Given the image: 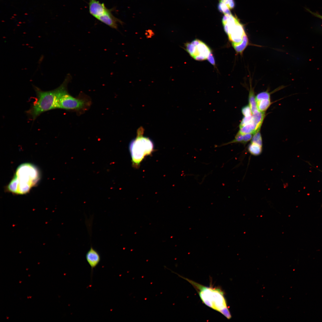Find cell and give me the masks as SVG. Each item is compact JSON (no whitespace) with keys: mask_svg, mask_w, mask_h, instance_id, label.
I'll return each mask as SVG.
<instances>
[{"mask_svg":"<svg viewBox=\"0 0 322 322\" xmlns=\"http://www.w3.org/2000/svg\"><path fill=\"white\" fill-rule=\"evenodd\" d=\"M256 101L257 109L261 112H264L266 110L271 104L270 99H263Z\"/></svg>","mask_w":322,"mask_h":322,"instance_id":"13","label":"cell"},{"mask_svg":"<svg viewBox=\"0 0 322 322\" xmlns=\"http://www.w3.org/2000/svg\"><path fill=\"white\" fill-rule=\"evenodd\" d=\"M112 10L109 9L104 14L97 19L111 28L117 30L118 23L123 24V22L113 16L112 13Z\"/></svg>","mask_w":322,"mask_h":322,"instance_id":"9","label":"cell"},{"mask_svg":"<svg viewBox=\"0 0 322 322\" xmlns=\"http://www.w3.org/2000/svg\"><path fill=\"white\" fill-rule=\"evenodd\" d=\"M307 10L309 12H310V13H311L314 16H315L316 17H317L318 18L322 19V16L320 15L319 14H318V13L312 12L311 11H310V10H309L308 9H307Z\"/></svg>","mask_w":322,"mask_h":322,"instance_id":"23","label":"cell"},{"mask_svg":"<svg viewBox=\"0 0 322 322\" xmlns=\"http://www.w3.org/2000/svg\"><path fill=\"white\" fill-rule=\"evenodd\" d=\"M86 257L92 270L96 267L100 261L99 253L92 246L87 252Z\"/></svg>","mask_w":322,"mask_h":322,"instance_id":"10","label":"cell"},{"mask_svg":"<svg viewBox=\"0 0 322 322\" xmlns=\"http://www.w3.org/2000/svg\"><path fill=\"white\" fill-rule=\"evenodd\" d=\"M249 95V106L251 109L252 113L255 110H257L256 97L254 95V90L251 85Z\"/></svg>","mask_w":322,"mask_h":322,"instance_id":"12","label":"cell"},{"mask_svg":"<svg viewBox=\"0 0 322 322\" xmlns=\"http://www.w3.org/2000/svg\"><path fill=\"white\" fill-rule=\"evenodd\" d=\"M270 93L267 91L260 92L256 96V101L263 99H270Z\"/></svg>","mask_w":322,"mask_h":322,"instance_id":"17","label":"cell"},{"mask_svg":"<svg viewBox=\"0 0 322 322\" xmlns=\"http://www.w3.org/2000/svg\"><path fill=\"white\" fill-rule=\"evenodd\" d=\"M207 60L212 64L213 65L215 64L214 59L212 53L210 54Z\"/></svg>","mask_w":322,"mask_h":322,"instance_id":"22","label":"cell"},{"mask_svg":"<svg viewBox=\"0 0 322 322\" xmlns=\"http://www.w3.org/2000/svg\"><path fill=\"white\" fill-rule=\"evenodd\" d=\"M185 46L186 51L196 60H207L212 53L209 47L203 42L198 39L185 43Z\"/></svg>","mask_w":322,"mask_h":322,"instance_id":"7","label":"cell"},{"mask_svg":"<svg viewBox=\"0 0 322 322\" xmlns=\"http://www.w3.org/2000/svg\"><path fill=\"white\" fill-rule=\"evenodd\" d=\"M220 1L225 4L230 10L233 9L234 7L235 4L234 0H220Z\"/></svg>","mask_w":322,"mask_h":322,"instance_id":"20","label":"cell"},{"mask_svg":"<svg viewBox=\"0 0 322 322\" xmlns=\"http://www.w3.org/2000/svg\"><path fill=\"white\" fill-rule=\"evenodd\" d=\"M144 129L140 127L137 130V136L129 145V150L131 157L132 165L138 168L145 158L150 155L154 150L153 141L149 138L143 136Z\"/></svg>","mask_w":322,"mask_h":322,"instance_id":"3","label":"cell"},{"mask_svg":"<svg viewBox=\"0 0 322 322\" xmlns=\"http://www.w3.org/2000/svg\"><path fill=\"white\" fill-rule=\"evenodd\" d=\"M262 147L256 144L251 143L248 146V151L252 155L258 156L262 152Z\"/></svg>","mask_w":322,"mask_h":322,"instance_id":"14","label":"cell"},{"mask_svg":"<svg viewBox=\"0 0 322 322\" xmlns=\"http://www.w3.org/2000/svg\"><path fill=\"white\" fill-rule=\"evenodd\" d=\"M242 112L244 116H252V112L249 105H246L243 107L242 109Z\"/></svg>","mask_w":322,"mask_h":322,"instance_id":"18","label":"cell"},{"mask_svg":"<svg viewBox=\"0 0 322 322\" xmlns=\"http://www.w3.org/2000/svg\"><path fill=\"white\" fill-rule=\"evenodd\" d=\"M179 277L191 284L197 292L200 299L205 305L220 313L227 319L231 318L227 306L224 292L219 287H207L184 277L175 273Z\"/></svg>","mask_w":322,"mask_h":322,"instance_id":"1","label":"cell"},{"mask_svg":"<svg viewBox=\"0 0 322 322\" xmlns=\"http://www.w3.org/2000/svg\"><path fill=\"white\" fill-rule=\"evenodd\" d=\"M222 22L225 31L234 49L249 41L243 25L236 16L232 14L224 15Z\"/></svg>","mask_w":322,"mask_h":322,"instance_id":"6","label":"cell"},{"mask_svg":"<svg viewBox=\"0 0 322 322\" xmlns=\"http://www.w3.org/2000/svg\"><path fill=\"white\" fill-rule=\"evenodd\" d=\"M71 79V76L68 75L62 83L56 88V109L79 111L89 105L88 100L74 97L68 92L67 85Z\"/></svg>","mask_w":322,"mask_h":322,"instance_id":"5","label":"cell"},{"mask_svg":"<svg viewBox=\"0 0 322 322\" xmlns=\"http://www.w3.org/2000/svg\"><path fill=\"white\" fill-rule=\"evenodd\" d=\"M252 114L251 122L255 126L257 131H259L265 117L264 112H261L257 109L255 110L252 113Z\"/></svg>","mask_w":322,"mask_h":322,"instance_id":"11","label":"cell"},{"mask_svg":"<svg viewBox=\"0 0 322 322\" xmlns=\"http://www.w3.org/2000/svg\"><path fill=\"white\" fill-rule=\"evenodd\" d=\"M40 174L38 168L30 163L20 165L7 187L13 193L24 194L28 193L38 182Z\"/></svg>","mask_w":322,"mask_h":322,"instance_id":"2","label":"cell"},{"mask_svg":"<svg viewBox=\"0 0 322 322\" xmlns=\"http://www.w3.org/2000/svg\"><path fill=\"white\" fill-rule=\"evenodd\" d=\"M218 8L220 12L224 13L225 15L231 14L230 9L228 7L220 1H219L218 4Z\"/></svg>","mask_w":322,"mask_h":322,"instance_id":"16","label":"cell"},{"mask_svg":"<svg viewBox=\"0 0 322 322\" xmlns=\"http://www.w3.org/2000/svg\"><path fill=\"white\" fill-rule=\"evenodd\" d=\"M88 5L90 14L96 19L109 10L104 3H101L97 0H89Z\"/></svg>","mask_w":322,"mask_h":322,"instance_id":"8","label":"cell"},{"mask_svg":"<svg viewBox=\"0 0 322 322\" xmlns=\"http://www.w3.org/2000/svg\"><path fill=\"white\" fill-rule=\"evenodd\" d=\"M251 143L256 144L262 147V137L259 131H258L254 134V135L251 139Z\"/></svg>","mask_w":322,"mask_h":322,"instance_id":"15","label":"cell"},{"mask_svg":"<svg viewBox=\"0 0 322 322\" xmlns=\"http://www.w3.org/2000/svg\"><path fill=\"white\" fill-rule=\"evenodd\" d=\"M36 97L30 108L26 111L29 118L35 120L42 113L56 109V88L53 90L43 91L34 87Z\"/></svg>","mask_w":322,"mask_h":322,"instance_id":"4","label":"cell"},{"mask_svg":"<svg viewBox=\"0 0 322 322\" xmlns=\"http://www.w3.org/2000/svg\"><path fill=\"white\" fill-rule=\"evenodd\" d=\"M252 118V116L247 117L244 116L239 125L240 128L249 124L251 122Z\"/></svg>","mask_w":322,"mask_h":322,"instance_id":"19","label":"cell"},{"mask_svg":"<svg viewBox=\"0 0 322 322\" xmlns=\"http://www.w3.org/2000/svg\"><path fill=\"white\" fill-rule=\"evenodd\" d=\"M252 137L251 134H243V144H245L250 140Z\"/></svg>","mask_w":322,"mask_h":322,"instance_id":"21","label":"cell"}]
</instances>
